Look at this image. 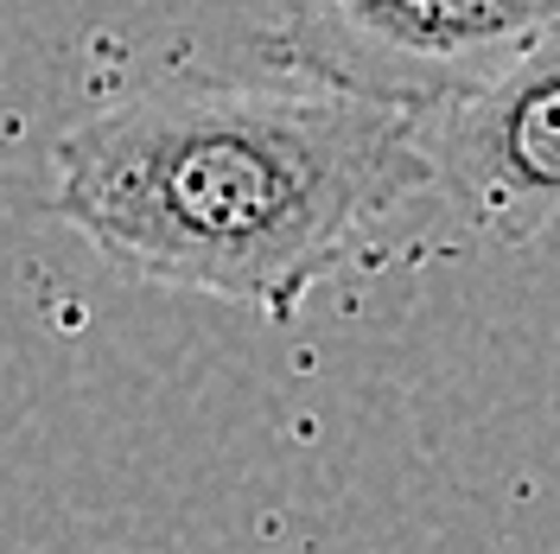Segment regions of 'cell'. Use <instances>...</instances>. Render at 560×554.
Masks as SVG:
<instances>
[{
  "label": "cell",
  "mask_w": 560,
  "mask_h": 554,
  "mask_svg": "<svg viewBox=\"0 0 560 554\" xmlns=\"http://www.w3.org/2000/svg\"><path fill=\"white\" fill-rule=\"evenodd\" d=\"M420 153L478 236L523 249L560 230V13L485 90L420 122Z\"/></svg>",
  "instance_id": "cell-3"
},
{
  "label": "cell",
  "mask_w": 560,
  "mask_h": 554,
  "mask_svg": "<svg viewBox=\"0 0 560 554\" xmlns=\"http://www.w3.org/2000/svg\"><path fill=\"white\" fill-rule=\"evenodd\" d=\"M427 185L415 115L217 77L140 83L51 153V217L108 268L268 325Z\"/></svg>",
  "instance_id": "cell-1"
},
{
  "label": "cell",
  "mask_w": 560,
  "mask_h": 554,
  "mask_svg": "<svg viewBox=\"0 0 560 554\" xmlns=\"http://www.w3.org/2000/svg\"><path fill=\"white\" fill-rule=\"evenodd\" d=\"M560 0H275L261 51L306 90L440 115L485 90Z\"/></svg>",
  "instance_id": "cell-2"
}]
</instances>
